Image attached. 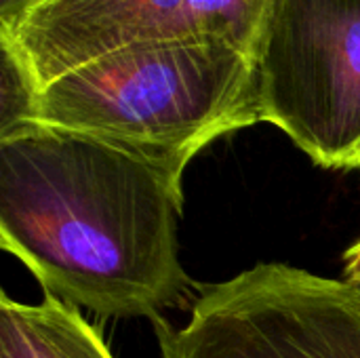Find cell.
Here are the masks:
<instances>
[{"label":"cell","instance_id":"cell-6","mask_svg":"<svg viewBox=\"0 0 360 358\" xmlns=\"http://www.w3.org/2000/svg\"><path fill=\"white\" fill-rule=\"evenodd\" d=\"M0 358H114L78 308L51 295L36 306L0 298Z\"/></svg>","mask_w":360,"mask_h":358},{"label":"cell","instance_id":"cell-9","mask_svg":"<svg viewBox=\"0 0 360 358\" xmlns=\"http://www.w3.org/2000/svg\"><path fill=\"white\" fill-rule=\"evenodd\" d=\"M359 287H360V285H359Z\"/></svg>","mask_w":360,"mask_h":358},{"label":"cell","instance_id":"cell-2","mask_svg":"<svg viewBox=\"0 0 360 358\" xmlns=\"http://www.w3.org/2000/svg\"><path fill=\"white\" fill-rule=\"evenodd\" d=\"M32 122L114 143L184 177L213 141L262 122L255 57L217 38L120 49L36 91Z\"/></svg>","mask_w":360,"mask_h":358},{"label":"cell","instance_id":"cell-8","mask_svg":"<svg viewBox=\"0 0 360 358\" xmlns=\"http://www.w3.org/2000/svg\"><path fill=\"white\" fill-rule=\"evenodd\" d=\"M30 0H0V19L2 17H8L13 13H17L21 6H25Z\"/></svg>","mask_w":360,"mask_h":358},{"label":"cell","instance_id":"cell-1","mask_svg":"<svg viewBox=\"0 0 360 358\" xmlns=\"http://www.w3.org/2000/svg\"><path fill=\"white\" fill-rule=\"evenodd\" d=\"M184 177L42 124L0 135V245L44 295L99 319L156 321L192 281L179 260Z\"/></svg>","mask_w":360,"mask_h":358},{"label":"cell","instance_id":"cell-3","mask_svg":"<svg viewBox=\"0 0 360 358\" xmlns=\"http://www.w3.org/2000/svg\"><path fill=\"white\" fill-rule=\"evenodd\" d=\"M152 327L160 358H360V287L266 262L202 287L186 325Z\"/></svg>","mask_w":360,"mask_h":358},{"label":"cell","instance_id":"cell-5","mask_svg":"<svg viewBox=\"0 0 360 358\" xmlns=\"http://www.w3.org/2000/svg\"><path fill=\"white\" fill-rule=\"evenodd\" d=\"M272 0H30L0 19L4 51L32 97L120 49L217 38L255 57Z\"/></svg>","mask_w":360,"mask_h":358},{"label":"cell","instance_id":"cell-7","mask_svg":"<svg viewBox=\"0 0 360 358\" xmlns=\"http://www.w3.org/2000/svg\"><path fill=\"white\" fill-rule=\"evenodd\" d=\"M344 279L352 285H360V241H356L344 253Z\"/></svg>","mask_w":360,"mask_h":358},{"label":"cell","instance_id":"cell-4","mask_svg":"<svg viewBox=\"0 0 360 358\" xmlns=\"http://www.w3.org/2000/svg\"><path fill=\"white\" fill-rule=\"evenodd\" d=\"M255 72L262 122L316 167L360 171V0H272Z\"/></svg>","mask_w":360,"mask_h":358}]
</instances>
